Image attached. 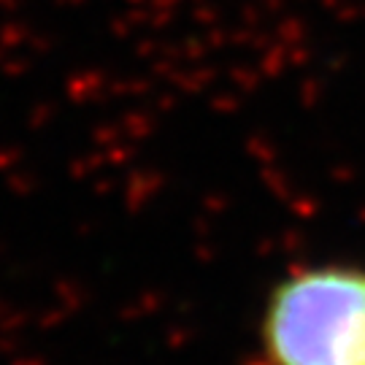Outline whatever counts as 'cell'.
Instances as JSON below:
<instances>
[{"label":"cell","mask_w":365,"mask_h":365,"mask_svg":"<svg viewBox=\"0 0 365 365\" xmlns=\"http://www.w3.org/2000/svg\"><path fill=\"white\" fill-rule=\"evenodd\" d=\"M271 365H365V271L306 268L279 282L262 314Z\"/></svg>","instance_id":"cell-1"}]
</instances>
